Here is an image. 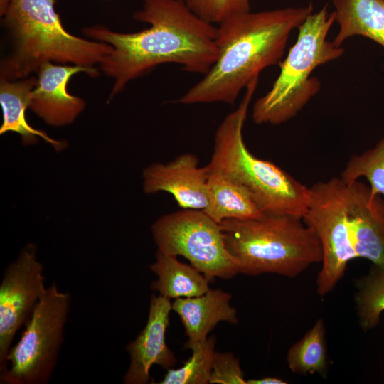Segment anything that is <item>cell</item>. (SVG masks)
Instances as JSON below:
<instances>
[{
	"label": "cell",
	"instance_id": "6da1fadb",
	"mask_svg": "<svg viewBox=\"0 0 384 384\" xmlns=\"http://www.w3.org/2000/svg\"><path fill=\"white\" fill-rule=\"evenodd\" d=\"M133 18L149 27L121 33L98 24L82 31L85 38L112 47L98 65L113 80L108 101L132 80L160 65L175 63L185 71L205 75L218 58L217 27L200 18L181 0H142Z\"/></svg>",
	"mask_w": 384,
	"mask_h": 384
},
{
	"label": "cell",
	"instance_id": "7a4b0ae2",
	"mask_svg": "<svg viewBox=\"0 0 384 384\" xmlns=\"http://www.w3.org/2000/svg\"><path fill=\"white\" fill-rule=\"evenodd\" d=\"M313 4L233 14L218 24V58L203 77L176 100L183 105H233L242 89L265 68L280 63L292 31Z\"/></svg>",
	"mask_w": 384,
	"mask_h": 384
},
{
	"label": "cell",
	"instance_id": "3957f363",
	"mask_svg": "<svg viewBox=\"0 0 384 384\" xmlns=\"http://www.w3.org/2000/svg\"><path fill=\"white\" fill-rule=\"evenodd\" d=\"M57 0H6L0 16L9 41L0 79L36 75L45 63L95 67L112 52L107 43L69 33L55 10Z\"/></svg>",
	"mask_w": 384,
	"mask_h": 384
},
{
	"label": "cell",
	"instance_id": "277c9868",
	"mask_svg": "<svg viewBox=\"0 0 384 384\" xmlns=\"http://www.w3.org/2000/svg\"><path fill=\"white\" fill-rule=\"evenodd\" d=\"M258 78L245 88L237 109L216 130L208 171L220 172L245 188L265 215H287L303 219L310 189L274 163L253 155L243 139L242 129Z\"/></svg>",
	"mask_w": 384,
	"mask_h": 384
},
{
	"label": "cell",
	"instance_id": "5b68a950",
	"mask_svg": "<svg viewBox=\"0 0 384 384\" xmlns=\"http://www.w3.org/2000/svg\"><path fill=\"white\" fill-rule=\"evenodd\" d=\"M220 225L239 273L292 278L322 261L320 241L302 218L265 215L257 219H226Z\"/></svg>",
	"mask_w": 384,
	"mask_h": 384
},
{
	"label": "cell",
	"instance_id": "8992f818",
	"mask_svg": "<svg viewBox=\"0 0 384 384\" xmlns=\"http://www.w3.org/2000/svg\"><path fill=\"white\" fill-rule=\"evenodd\" d=\"M335 21L327 6L311 13L297 28L296 43L284 60L271 89L255 102L252 117L258 124L277 125L292 119L320 90L311 74L319 66L340 58L344 49L326 39Z\"/></svg>",
	"mask_w": 384,
	"mask_h": 384
},
{
	"label": "cell",
	"instance_id": "52a82bcc",
	"mask_svg": "<svg viewBox=\"0 0 384 384\" xmlns=\"http://www.w3.org/2000/svg\"><path fill=\"white\" fill-rule=\"evenodd\" d=\"M71 295L55 282L35 306L18 341L6 356L1 384H46L55 370L64 339Z\"/></svg>",
	"mask_w": 384,
	"mask_h": 384
},
{
	"label": "cell",
	"instance_id": "ba28073f",
	"mask_svg": "<svg viewBox=\"0 0 384 384\" xmlns=\"http://www.w3.org/2000/svg\"><path fill=\"white\" fill-rule=\"evenodd\" d=\"M158 250L183 256L210 281L239 274L220 224L201 210L181 209L163 215L151 225Z\"/></svg>",
	"mask_w": 384,
	"mask_h": 384
},
{
	"label": "cell",
	"instance_id": "9c48e42d",
	"mask_svg": "<svg viewBox=\"0 0 384 384\" xmlns=\"http://www.w3.org/2000/svg\"><path fill=\"white\" fill-rule=\"evenodd\" d=\"M304 222L316 234L322 249V266L316 277L320 296L331 292L356 258L348 222L346 184L340 178L319 181L310 188Z\"/></svg>",
	"mask_w": 384,
	"mask_h": 384
},
{
	"label": "cell",
	"instance_id": "30bf717a",
	"mask_svg": "<svg viewBox=\"0 0 384 384\" xmlns=\"http://www.w3.org/2000/svg\"><path fill=\"white\" fill-rule=\"evenodd\" d=\"M45 280L33 244L26 245L4 272L0 283V373L6 369V356L17 331L46 292Z\"/></svg>",
	"mask_w": 384,
	"mask_h": 384
},
{
	"label": "cell",
	"instance_id": "8fae6325",
	"mask_svg": "<svg viewBox=\"0 0 384 384\" xmlns=\"http://www.w3.org/2000/svg\"><path fill=\"white\" fill-rule=\"evenodd\" d=\"M84 73L91 78L99 76L97 68L51 62L43 64L36 73V84L31 94L29 109L47 124H70L82 113L85 101L70 94L68 84L75 74Z\"/></svg>",
	"mask_w": 384,
	"mask_h": 384
},
{
	"label": "cell",
	"instance_id": "7c38bea8",
	"mask_svg": "<svg viewBox=\"0 0 384 384\" xmlns=\"http://www.w3.org/2000/svg\"><path fill=\"white\" fill-rule=\"evenodd\" d=\"M171 304L169 299L151 294L146 324L136 338L126 346L130 364L122 378L124 384L148 383L149 370L154 364L165 370L176 365V356L165 339Z\"/></svg>",
	"mask_w": 384,
	"mask_h": 384
},
{
	"label": "cell",
	"instance_id": "4fadbf2b",
	"mask_svg": "<svg viewBox=\"0 0 384 384\" xmlns=\"http://www.w3.org/2000/svg\"><path fill=\"white\" fill-rule=\"evenodd\" d=\"M208 175L207 166H200L196 155L185 153L166 164L144 169L143 188L146 193L171 194L182 209L203 210L208 204Z\"/></svg>",
	"mask_w": 384,
	"mask_h": 384
},
{
	"label": "cell",
	"instance_id": "5bb4252c",
	"mask_svg": "<svg viewBox=\"0 0 384 384\" xmlns=\"http://www.w3.org/2000/svg\"><path fill=\"white\" fill-rule=\"evenodd\" d=\"M231 298L228 292L210 289L201 296L175 299L171 307L184 326L188 337L186 349L191 350L206 341L219 322L238 323L236 309L230 304Z\"/></svg>",
	"mask_w": 384,
	"mask_h": 384
},
{
	"label": "cell",
	"instance_id": "9a60e30c",
	"mask_svg": "<svg viewBox=\"0 0 384 384\" xmlns=\"http://www.w3.org/2000/svg\"><path fill=\"white\" fill-rule=\"evenodd\" d=\"M349 233L357 257L384 268V230L372 212L370 187L356 181L346 184Z\"/></svg>",
	"mask_w": 384,
	"mask_h": 384
},
{
	"label": "cell",
	"instance_id": "2e32d148",
	"mask_svg": "<svg viewBox=\"0 0 384 384\" xmlns=\"http://www.w3.org/2000/svg\"><path fill=\"white\" fill-rule=\"evenodd\" d=\"M36 80V75L14 80L0 79V104L3 111L0 134L16 132L21 137L24 145L33 144L41 138L60 151L65 146L64 142L53 139L45 132L31 126L26 120V110L29 108Z\"/></svg>",
	"mask_w": 384,
	"mask_h": 384
},
{
	"label": "cell",
	"instance_id": "e0dca14e",
	"mask_svg": "<svg viewBox=\"0 0 384 384\" xmlns=\"http://www.w3.org/2000/svg\"><path fill=\"white\" fill-rule=\"evenodd\" d=\"M208 197L203 211L218 224L226 219H257L265 215L245 188L218 171H209Z\"/></svg>",
	"mask_w": 384,
	"mask_h": 384
},
{
	"label": "cell",
	"instance_id": "ac0fdd59",
	"mask_svg": "<svg viewBox=\"0 0 384 384\" xmlns=\"http://www.w3.org/2000/svg\"><path fill=\"white\" fill-rule=\"evenodd\" d=\"M339 30L332 41L341 46L355 36L368 38L384 47L383 0H332Z\"/></svg>",
	"mask_w": 384,
	"mask_h": 384
},
{
	"label": "cell",
	"instance_id": "d6986e66",
	"mask_svg": "<svg viewBox=\"0 0 384 384\" xmlns=\"http://www.w3.org/2000/svg\"><path fill=\"white\" fill-rule=\"evenodd\" d=\"M150 270L157 276L151 289L169 299L201 296L207 292L210 282L191 265L179 262L176 256L157 250Z\"/></svg>",
	"mask_w": 384,
	"mask_h": 384
},
{
	"label": "cell",
	"instance_id": "ffe728a7",
	"mask_svg": "<svg viewBox=\"0 0 384 384\" xmlns=\"http://www.w3.org/2000/svg\"><path fill=\"white\" fill-rule=\"evenodd\" d=\"M327 348L324 320L319 319L305 335L289 349L287 361L295 373L324 374L327 368Z\"/></svg>",
	"mask_w": 384,
	"mask_h": 384
},
{
	"label": "cell",
	"instance_id": "44dd1931",
	"mask_svg": "<svg viewBox=\"0 0 384 384\" xmlns=\"http://www.w3.org/2000/svg\"><path fill=\"white\" fill-rule=\"evenodd\" d=\"M356 287L354 298L359 324L367 331L378 326L384 311V268L373 265L357 280Z\"/></svg>",
	"mask_w": 384,
	"mask_h": 384
},
{
	"label": "cell",
	"instance_id": "7402d4cb",
	"mask_svg": "<svg viewBox=\"0 0 384 384\" xmlns=\"http://www.w3.org/2000/svg\"><path fill=\"white\" fill-rule=\"evenodd\" d=\"M216 336L207 340L192 348V356L176 369L169 368L159 384H206L212 370L215 353Z\"/></svg>",
	"mask_w": 384,
	"mask_h": 384
},
{
	"label": "cell",
	"instance_id": "603a6c76",
	"mask_svg": "<svg viewBox=\"0 0 384 384\" xmlns=\"http://www.w3.org/2000/svg\"><path fill=\"white\" fill-rule=\"evenodd\" d=\"M361 177L369 182L373 193L384 196V137L375 147L361 154H354L348 161L340 178L347 185Z\"/></svg>",
	"mask_w": 384,
	"mask_h": 384
},
{
	"label": "cell",
	"instance_id": "cb8c5ba5",
	"mask_svg": "<svg viewBox=\"0 0 384 384\" xmlns=\"http://www.w3.org/2000/svg\"><path fill=\"white\" fill-rule=\"evenodd\" d=\"M202 20L219 24L228 17L250 11L251 0H181Z\"/></svg>",
	"mask_w": 384,
	"mask_h": 384
},
{
	"label": "cell",
	"instance_id": "d4e9b609",
	"mask_svg": "<svg viewBox=\"0 0 384 384\" xmlns=\"http://www.w3.org/2000/svg\"><path fill=\"white\" fill-rule=\"evenodd\" d=\"M208 383L247 384L239 359L232 353L215 351Z\"/></svg>",
	"mask_w": 384,
	"mask_h": 384
},
{
	"label": "cell",
	"instance_id": "484cf974",
	"mask_svg": "<svg viewBox=\"0 0 384 384\" xmlns=\"http://www.w3.org/2000/svg\"><path fill=\"white\" fill-rule=\"evenodd\" d=\"M284 380L274 377H265L260 379H250L247 380V384H285Z\"/></svg>",
	"mask_w": 384,
	"mask_h": 384
},
{
	"label": "cell",
	"instance_id": "4316f807",
	"mask_svg": "<svg viewBox=\"0 0 384 384\" xmlns=\"http://www.w3.org/2000/svg\"><path fill=\"white\" fill-rule=\"evenodd\" d=\"M384 1V0H383Z\"/></svg>",
	"mask_w": 384,
	"mask_h": 384
}]
</instances>
